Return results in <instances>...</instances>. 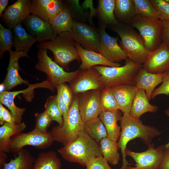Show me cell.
Instances as JSON below:
<instances>
[{
	"instance_id": "37",
	"label": "cell",
	"mask_w": 169,
	"mask_h": 169,
	"mask_svg": "<svg viewBox=\"0 0 169 169\" xmlns=\"http://www.w3.org/2000/svg\"><path fill=\"white\" fill-rule=\"evenodd\" d=\"M13 46V33L10 28H7L0 23V56L2 58L7 51L12 50Z\"/></svg>"
},
{
	"instance_id": "20",
	"label": "cell",
	"mask_w": 169,
	"mask_h": 169,
	"mask_svg": "<svg viewBox=\"0 0 169 169\" xmlns=\"http://www.w3.org/2000/svg\"><path fill=\"white\" fill-rule=\"evenodd\" d=\"M75 45L81 61L79 66L81 69H86L98 65L111 67L120 66L119 63L110 61L100 53L85 49L76 42Z\"/></svg>"
},
{
	"instance_id": "31",
	"label": "cell",
	"mask_w": 169,
	"mask_h": 169,
	"mask_svg": "<svg viewBox=\"0 0 169 169\" xmlns=\"http://www.w3.org/2000/svg\"><path fill=\"white\" fill-rule=\"evenodd\" d=\"M26 126L24 122L17 123L15 126L5 122L0 127V151L10 152L9 143L10 138L13 136L22 132Z\"/></svg>"
},
{
	"instance_id": "33",
	"label": "cell",
	"mask_w": 169,
	"mask_h": 169,
	"mask_svg": "<svg viewBox=\"0 0 169 169\" xmlns=\"http://www.w3.org/2000/svg\"><path fill=\"white\" fill-rule=\"evenodd\" d=\"M100 149L104 158L110 164L117 165L120 159L118 142L107 137L103 139L99 143Z\"/></svg>"
},
{
	"instance_id": "19",
	"label": "cell",
	"mask_w": 169,
	"mask_h": 169,
	"mask_svg": "<svg viewBox=\"0 0 169 169\" xmlns=\"http://www.w3.org/2000/svg\"><path fill=\"white\" fill-rule=\"evenodd\" d=\"M9 52L10 59L7 69V73L3 82L5 85L6 91L22 84H29L20 75L19 69H20L18 63L19 59L22 57L29 58L28 54L21 52L13 51L12 50Z\"/></svg>"
},
{
	"instance_id": "5",
	"label": "cell",
	"mask_w": 169,
	"mask_h": 169,
	"mask_svg": "<svg viewBox=\"0 0 169 169\" xmlns=\"http://www.w3.org/2000/svg\"><path fill=\"white\" fill-rule=\"evenodd\" d=\"M142 67V64L136 63L128 58L122 66L97 65L93 68L100 74L105 88H110L120 85L134 84L135 78Z\"/></svg>"
},
{
	"instance_id": "42",
	"label": "cell",
	"mask_w": 169,
	"mask_h": 169,
	"mask_svg": "<svg viewBox=\"0 0 169 169\" xmlns=\"http://www.w3.org/2000/svg\"><path fill=\"white\" fill-rule=\"evenodd\" d=\"M86 169H112L102 156L96 157L86 164Z\"/></svg>"
},
{
	"instance_id": "52",
	"label": "cell",
	"mask_w": 169,
	"mask_h": 169,
	"mask_svg": "<svg viewBox=\"0 0 169 169\" xmlns=\"http://www.w3.org/2000/svg\"><path fill=\"white\" fill-rule=\"evenodd\" d=\"M165 114L169 117V107L165 110ZM165 147L166 148L169 147V142L166 144L164 145Z\"/></svg>"
},
{
	"instance_id": "24",
	"label": "cell",
	"mask_w": 169,
	"mask_h": 169,
	"mask_svg": "<svg viewBox=\"0 0 169 169\" xmlns=\"http://www.w3.org/2000/svg\"><path fill=\"white\" fill-rule=\"evenodd\" d=\"M121 116L119 110H102L99 116L106 128L107 137L116 141L119 140L121 128L117 122L120 120Z\"/></svg>"
},
{
	"instance_id": "8",
	"label": "cell",
	"mask_w": 169,
	"mask_h": 169,
	"mask_svg": "<svg viewBox=\"0 0 169 169\" xmlns=\"http://www.w3.org/2000/svg\"><path fill=\"white\" fill-rule=\"evenodd\" d=\"M162 21L160 19H152L136 15L131 24L137 28L143 38L149 52L158 48L162 42Z\"/></svg>"
},
{
	"instance_id": "40",
	"label": "cell",
	"mask_w": 169,
	"mask_h": 169,
	"mask_svg": "<svg viewBox=\"0 0 169 169\" xmlns=\"http://www.w3.org/2000/svg\"><path fill=\"white\" fill-rule=\"evenodd\" d=\"M156 10L160 19L162 21H169V3L165 0H151Z\"/></svg>"
},
{
	"instance_id": "47",
	"label": "cell",
	"mask_w": 169,
	"mask_h": 169,
	"mask_svg": "<svg viewBox=\"0 0 169 169\" xmlns=\"http://www.w3.org/2000/svg\"><path fill=\"white\" fill-rule=\"evenodd\" d=\"M159 169H169V147L165 148L164 155Z\"/></svg>"
},
{
	"instance_id": "43",
	"label": "cell",
	"mask_w": 169,
	"mask_h": 169,
	"mask_svg": "<svg viewBox=\"0 0 169 169\" xmlns=\"http://www.w3.org/2000/svg\"><path fill=\"white\" fill-rule=\"evenodd\" d=\"M56 88L57 90L56 96L58 105L62 115L64 121L67 118L70 108L66 105L63 100L60 84L57 85Z\"/></svg>"
},
{
	"instance_id": "29",
	"label": "cell",
	"mask_w": 169,
	"mask_h": 169,
	"mask_svg": "<svg viewBox=\"0 0 169 169\" xmlns=\"http://www.w3.org/2000/svg\"><path fill=\"white\" fill-rule=\"evenodd\" d=\"M74 21L66 3V5L62 11L51 19L49 23L58 35L64 32L71 33L74 25Z\"/></svg>"
},
{
	"instance_id": "38",
	"label": "cell",
	"mask_w": 169,
	"mask_h": 169,
	"mask_svg": "<svg viewBox=\"0 0 169 169\" xmlns=\"http://www.w3.org/2000/svg\"><path fill=\"white\" fill-rule=\"evenodd\" d=\"M102 110H119L117 102L110 88H105L101 91Z\"/></svg>"
},
{
	"instance_id": "35",
	"label": "cell",
	"mask_w": 169,
	"mask_h": 169,
	"mask_svg": "<svg viewBox=\"0 0 169 169\" xmlns=\"http://www.w3.org/2000/svg\"><path fill=\"white\" fill-rule=\"evenodd\" d=\"M136 15L152 19H160L159 15L151 0H133Z\"/></svg>"
},
{
	"instance_id": "41",
	"label": "cell",
	"mask_w": 169,
	"mask_h": 169,
	"mask_svg": "<svg viewBox=\"0 0 169 169\" xmlns=\"http://www.w3.org/2000/svg\"><path fill=\"white\" fill-rule=\"evenodd\" d=\"M162 84L154 91L151 98L154 99L156 96L161 94H169V70L164 73L162 78Z\"/></svg>"
},
{
	"instance_id": "15",
	"label": "cell",
	"mask_w": 169,
	"mask_h": 169,
	"mask_svg": "<svg viewBox=\"0 0 169 169\" xmlns=\"http://www.w3.org/2000/svg\"><path fill=\"white\" fill-rule=\"evenodd\" d=\"M32 1L18 0L6 8L1 17L8 28L13 29L30 15Z\"/></svg>"
},
{
	"instance_id": "4",
	"label": "cell",
	"mask_w": 169,
	"mask_h": 169,
	"mask_svg": "<svg viewBox=\"0 0 169 169\" xmlns=\"http://www.w3.org/2000/svg\"><path fill=\"white\" fill-rule=\"evenodd\" d=\"M75 43L70 33L64 32L58 34L54 40L40 43L37 47L39 49L50 50L54 55V61L68 70L70 62L80 60Z\"/></svg>"
},
{
	"instance_id": "27",
	"label": "cell",
	"mask_w": 169,
	"mask_h": 169,
	"mask_svg": "<svg viewBox=\"0 0 169 169\" xmlns=\"http://www.w3.org/2000/svg\"><path fill=\"white\" fill-rule=\"evenodd\" d=\"M115 4V0H98L96 15L99 27L106 28L119 23L114 15Z\"/></svg>"
},
{
	"instance_id": "3",
	"label": "cell",
	"mask_w": 169,
	"mask_h": 169,
	"mask_svg": "<svg viewBox=\"0 0 169 169\" xmlns=\"http://www.w3.org/2000/svg\"><path fill=\"white\" fill-rule=\"evenodd\" d=\"M109 27L119 35L120 38L119 45L128 58L136 63L143 65L149 52L141 35L129 24L118 23Z\"/></svg>"
},
{
	"instance_id": "16",
	"label": "cell",
	"mask_w": 169,
	"mask_h": 169,
	"mask_svg": "<svg viewBox=\"0 0 169 169\" xmlns=\"http://www.w3.org/2000/svg\"><path fill=\"white\" fill-rule=\"evenodd\" d=\"M142 68L152 74H161L169 70V47L163 43L156 50L149 52Z\"/></svg>"
},
{
	"instance_id": "22",
	"label": "cell",
	"mask_w": 169,
	"mask_h": 169,
	"mask_svg": "<svg viewBox=\"0 0 169 169\" xmlns=\"http://www.w3.org/2000/svg\"><path fill=\"white\" fill-rule=\"evenodd\" d=\"M164 73L152 74L147 72L142 67L136 74L134 84L137 89H143L146 92L148 100L150 101L155 88L162 82Z\"/></svg>"
},
{
	"instance_id": "6",
	"label": "cell",
	"mask_w": 169,
	"mask_h": 169,
	"mask_svg": "<svg viewBox=\"0 0 169 169\" xmlns=\"http://www.w3.org/2000/svg\"><path fill=\"white\" fill-rule=\"evenodd\" d=\"M79 94L74 95L66 120L61 126H54L50 131L54 141L65 146L75 140L84 130V122L78 108Z\"/></svg>"
},
{
	"instance_id": "1",
	"label": "cell",
	"mask_w": 169,
	"mask_h": 169,
	"mask_svg": "<svg viewBox=\"0 0 169 169\" xmlns=\"http://www.w3.org/2000/svg\"><path fill=\"white\" fill-rule=\"evenodd\" d=\"M121 131L118 142L122 156V164L120 169H125L130 165L126 159L125 151L128 142L139 138L147 145L150 144L154 138L161 133L155 127L144 125L140 119L131 117L130 114L123 115L120 120Z\"/></svg>"
},
{
	"instance_id": "46",
	"label": "cell",
	"mask_w": 169,
	"mask_h": 169,
	"mask_svg": "<svg viewBox=\"0 0 169 169\" xmlns=\"http://www.w3.org/2000/svg\"><path fill=\"white\" fill-rule=\"evenodd\" d=\"M3 117L4 121L13 126H15L17 124L11 112L8 111L3 105Z\"/></svg>"
},
{
	"instance_id": "12",
	"label": "cell",
	"mask_w": 169,
	"mask_h": 169,
	"mask_svg": "<svg viewBox=\"0 0 169 169\" xmlns=\"http://www.w3.org/2000/svg\"><path fill=\"white\" fill-rule=\"evenodd\" d=\"M79 69L76 77L69 82V86L74 95L92 90L101 91L105 88L100 75L95 69L93 67Z\"/></svg>"
},
{
	"instance_id": "18",
	"label": "cell",
	"mask_w": 169,
	"mask_h": 169,
	"mask_svg": "<svg viewBox=\"0 0 169 169\" xmlns=\"http://www.w3.org/2000/svg\"><path fill=\"white\" fill-rule=\"evenodd\" d=\"M66 5L60 0H33L31 13L49 23Z\"/></svg>"
},
{
	"instance_id": "17",
	"label": "cell",
	"mask_w": 169,
	"mask_h": 169,
	"mask_svg": "<svg viewBox=\"0 0 169 169\" xmlns=\"http://www.w3.org/2000/svg\"><path fill=\"white\" fill-rule=\"evenodd\" d=\"M26 27L40 43L54 40L57 34L50 24L40 18L29 15L25 20Z\"/></svg>"
},
{
	"instance_id": "53",
	"label": "cell",
	"mask_w": 169,
	"mask_h": 169,
	"mask_svg": "<svg viewBox=\"0 0 169 169\" xmlns=\"http://www.w3.org/2000/svg\"><path fill=\"white\" fill-rule=\"evenodd\" d=\"M165 1L166 2H167L169 3V0H165Z\"/></svg>"
},
{
	"instance_id": "23",
	"label": "cell",
	"mask_w": 169,
	"mask_h": 169,
	"mask_svg": "<svg viewBox=\"0 0 169 169\" xmlns=\"http://www.w3.org/2000/svg\"><path fill=\"white\" fill-rule=\"evenodd\" d=\"M35 88H37L35 84H29L28 87L23 90L12 92L5 91L0 94V103L7 107L10 110L17 123L22 122V116L26 109L19 108L15 105L14 99L15 96L20 94L29 93Z\"/></svg>"
},
{
	"instance_id": "39",
	"label": "cell",
	"mask_w": 169,
	"mask_h": 169,
	"mask_svg": "<svg viewBox=\"0 0 169 169\" xmlns=\"http://www.w3.org/2000/svg\"><path fill=\"white\" fill-rule=\"evenodd\" d=\"M36 124L34 131L42 133L48 132V129L53 121L51 118L45 110L41 113H37L34 114Z\"/></svg>"
},
{
	"instance_id": "45",
	"label": "cell",
	"mask_w": 169,
	"mask_h": 169,
	"mask_svg": "<svg viewBox=\"0 0 169 169\" xmlns=\"http://www.w3.org/2000/svg\"><path fill=\"white\" fill-rule=\"evenodd\" d=\"M162 43L169 47V21H162Z\"/></svg>"
},
{
	"instance_id": "13",
	"label": "cell",
	"mask_w": 169,
	"mask_h": 169,
	"mask_svg": "<svg viewBox=\"0 0 169 169\" xmlns=\"http://www.w3.org/2000/svg\"><path fill=\"white\" fill-rule=\"evenodd\" d=\"M101 91L92 90L79 94L78 108L84 122L99 117L102 110Z\"/></svg>"
},
{
	"instance_id": "32",
	"label": "cell",
	"mask_w": 169,
	"mask_h": 169,
	"mask_svg": "<svg viewBox=\"0 0 169 169\" xmlns=\"http://www.w3.org/2000/svg\"><path fill=\"white\" fill-rule=\"evenodd\" d=\"M61 165L57 152L50 151L39 154L35 159L33 169H60Z\"/></svg>"
},
{
	"instance_id": "9",
	"label": "cell",
	"mask_w": 169,
	"mask_h": 169,
	"mask_svg": "<svg viewBox=\"0 0 169 169\" xmlns=\"http://www.w3.org/2000/svg\"><path fill=\"white\" fill-rule=\"evenodd\" d=\"M50 131L42 133L32 130L26 133L21 132L12 137L9 143L10 152L16 156L19 151L27 146L40 149L50 146L54 141Z\"/></svg>"
},
{
	"instance_id": "51",
	"label": "cell",
	"mask_w": 169,
	"mask_h": 169,
	"mask_svg": "<svg viewBox=\"0 0 169 169\" xmlns=\"http://www.w3.org/2000/svg\"><path fill=\"white\" fill-rule=\"evenodd\" d=\"M5 91H6V86L5 83L3 82L0 84V94Z\"/></svg>"
},
{
	"instance_id": "14",
	"label": "cell",
	"mask_w": 169,
	"mask_h": 169,
	"mask_svg": "<svg viewBox=\"0 0 169 169\" xmlns=\"http://www.w3.org/2000/svg\"><path fill=\"white\" fill-rule=\"evenodd\" d=\"M106 28L99 27L100 48L99 52L107 59L113 63L128 58L125 51L118 43V38L112 37L105 31Z\"/></svg>"
},
{
	"instance_id": "49",
	"label": "cell",
	"mask_w": 169,
	"mask_h": 169,
	"mask_svg": "<svg viewBox=\"0 0 169 169\" xmlns=\"http://www.w3.org/2000/svg\"><path fill=\"white\" fill-rule=\"evenodd\" d=\"M7 158L6 152L0 151V169H3V165Z\"/></svg>"
},
{
	"instance_id": "10",
	"label": "cell",
	"mask_w": 169,
	"mask_h": 169,
	"mask_svg": "<svg viewBox=\"0 0 169 169\" xmlns=\"http://www.w3.org/2000/svg\"><path fill=\"white\" fill-rule=\"evenodd\" d=\"M145 151L136 152L126 149V155L131 157L136 163L135 167L128 166L125 169H159L163 159L165 148L164 145L156 148L154 143L148 145Z\"/></svg>"
},
{
	"instance_id": "36",
	"label": "cell",
	"mask_w": 169,
	"mask_h": 169,
	"mask_svg": "<svg viewBox=\"0 0 169 169\" xmlns=\"http://www.w3.org/2000/svg\"><path fill=\"white\" fill-rule=\"evenodd\" d=\"M44 107L45 110L49 114L53 121H56L59 126H61L63 124V119L58 105L56 95L49 97Z\"/></svg>"
},
{
	"instance_id": "2",
	"label": "cell",
	"mask_w": 169,
	"mask_h": 169,
	"mask_svg": "<svg viewBox=\"0 0 169 169\" xmlns=\"http://www.w3.org/2000/svg\"><path fill=\"white\" fill-rule=\"evenodd\" d=\"M58 152L67 161L83 166L94 158L102 156L99 144L84 130L75 140L59 149Z\"/></svg>"
},
{
	"instance_id": "7",
	"label": "cell",
	"mask_w": 169,
	"mask_h": 169,
	"mask_svg": "<svg viewBox=\"0 0 169 169\" xmlns=\"http://www.w3.org/2000/svg\"><path fill=\"white\" fill-rule=\"evenodd\" d=\"M37 57L38 61L35 66L36 69L46 74L47 80L54 88L66 82H70L80 70L71 72L65 71L48 55L45 49H39Z\"/></svg>"
},
{
	"instance_id": "21",
	"label": "cell",
	"mask_w": 169,
	"mask_h": 169,
	"mask_svg": "<svg viewBox=\"0 0 169 169\" xmlns=\"http://www.w3.org/2000/svg\"><path fill=\"white\" fill-rule=\"evenodd\" d=\"M123 115L130 114L137 88L134 84L119 85L110 88Z\"/></svg>"
},
{
	"instance_id": "44",
	"label": "cell",
	"mask_w": 169,
	"mask_h": 169,
	"mask_svg": "<svg viewBox=\"0 0 169 169\" xmlns=\"http://www.w3.org/2000/svg\"><path fill=\"white\" fill-rule=\"evenodd\" d=\"M60 85L63 100L66 105L70 108L72 103L74 95L69 86L65 83L62 84Z\"/></svg>"
},
{
	"instance_id": "48",
	"label": "cell",
	"mask_w": 169,
	"mask_h": 169,
	"mask_svg": "<svg viewBox=\"0 0 169 169\" xmlns=\"http://www.w3.org/2000/svg\"><path fill=\"white\" fill-rule=\"evenodd\" d=\"M9 2L8 0H0V17L3 14L4 11L6 9V7L8 5Z\"/></svg>"
},
{
	"instance_id": "25",
	"label": "cell",
	"mask_w": 169,
	"mask_h": 169,
	"mask_svg": "<svg viewBox=\"0 0 169 169\" xmlns=\"http://www.w3.org/2000/svg\"><path fill=\"white\" fill-rule=\"evenodd\" d=\"M158 108L157 106L149 103L144 90L138 89L133 100L130 115L133 118L140 119L144 113L156 112Z\"/></svg>"
},
{
	"instance_id": "30",
	"label": "cell",
	"mask_w": 169,
	"mask_h": 169,
	"mask_svg": "<svg viewBox=\"0 0 169 169\" xmlns=\"http://www.w3.org/2000/svg\"><path fill=\"white\" fill-rule=\"evenodd\" d=\"M35 159L28 150L23 148L13 159L3 163V169H33Z\"/></svg>"
},
{
	"instance_id": "34",
	"label": "cell",
	"mask_w": 169,
	"mask_h": 169,
	"mask_svg": "<svg viewBox=\"0 0 169 169\" xmlns=\"http://www.w3.org/2000/svg\"><path fill=\"white\" fill-rule=\"evenodd\" d=\"M84 131L98 144L107 136L106 128L99 117L84 122Z\"/></svg>"
},
{
	"instance_id": "28",
	"label": "cell",
	"mask_w": 169,
	"mask_h": 169,
	"mask_svg": "<svg viewBox=\"0 0 169 169\" xmlns=\"http://www.w3.org/2000/svg\"><path fill=\"white\" fill-rule=\"evenodd\" d=\"M114 13L119 23L131 24L136 15L133 0H115Z\"/></svg>"
},
{
	"instance_id": "26",
	"label": "cell",
	"mask_w": 169,
	"mask_h": 169,
	"mask_svg": "<svg viewBox=\"0 0 169 169\" xmlns=\"http://www.w3.org/2000/svg\"><path fill=\"white\" fill-rule=\"evenodd\" d=\"M13 46L16 51L27 54L33 45L37 42L36 38L28 33L22 27L21 23L13 28Z\"/></svg>"
},
{
	"instance_id": "50",
	"label": "cell",
	"mask_w": 169,
	"mask_h": 169,
	"mask_svg": "<svg viewBox=\"0 0 169 169\" xmlns=\"http://www.w3.org/2000/svg\"><path fill=\"white\" fill-rule=\"evenodd\" d=\"M3 105L0 103V124L2 125L5 122L4 121L3 117Z\"/></svg>"
},
{
	"instance_id": "11",
	"label": "cell",
	"mask_w": 169,
	"mask_h": 169,
	"mask_svg": "<svg viewBox=\"0 0 169 169\" xmlns=\"http://www.w3.org/2000/svg\"><path fill=\"white\" fill-rule=\"evenodd\" d=\"M70 33L75 42L83 48L100 53L99 29L90 26L85 23L74 20Z\"/></svg>"
}]
</instances>
